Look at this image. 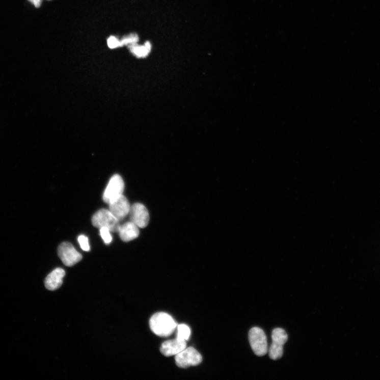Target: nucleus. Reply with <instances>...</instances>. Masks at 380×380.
Instances as JSON below:
<instances>
[{
  "instance_id": "13",
  "label": "nucleus",
  "mask_w": 380,
  "mask_h": 380,
  "mask_svg": "<svg viewBox=\"0 0 380 380\" xmlns=\"http://www.w3.org/2000/svg\"><path fill=\"white\" fill-rule=\"evenodd\" d=\"M273 342L284 346L288 340L286 331L281 328L275 329L272 334Z\"/></svg>"
},
{
  "instance_id": "14",
  "label": "nucleus",
  "mask_w": 380,
  "mask_h": 380,
  "mask_svg": "<svg viewBox=\"0 0 380 380\" xmlns=\"http://www.w3.org/2000/svg\"><path fill=\"white\" fill-rule=\"evenodd\" d=\"M283 345L272 342L269 349V357L273 360L281 359L283 355Z\"/></svg>"
},
{
  "instance_id": "8",
  "label": "nucleus",
  "mask_w": 380,
  "mask_h": 380,
  "mask_svg": "<svg viewBox=\"0 0 380 380\" xmlns=\"http://www.w3.org/2000/svg\"><path fill=\"white\" fill-rule=\"evenodd\" d=\"M110 211L119 222L129 214L130 206L127 199L122 195L109 203Z\"/></svg>"
},
{
  "instance_id": "10",
  "label": "nucleus",
  "mask_w": 380,
  "mask_h": 380,
  "mask_svg": "<svg viewBox=\"0 0 380 380\" xmlns=\"http://www.w3.org/2000/svg\"><path fill=\"white\" fill-rule=\"evenodd\" d=\"M65 274V270L62 268H58L53 270L45 280V285L46 288L50 290H55L60 288L63 284V280Z\"/></svg>"
},
{
  "instance_id": "3",
  "label": "nucleus",
  "mask_w": 380,
  "mask_h": 380,
  "mask_svg": "<svg viewBox=\"0 0 380 380\" xmlns=\"http://www.w3.org/2000/svg\"><path fill=\"white\" fill-rule=\"evenodd\" d=\"M249 340L255 354L258 357L264 356L268 352L266 335L264 331L258 327L252 328L249 332Z\"/></svg>"
},
{
  "instance_id": "4",
  "label": "nucleus",
  "mask_w": 380,
  "mask_h": 380,
  "mask_svg": "<svg viewBox=\"0 0 380 380\" xmlns=\"http://www.w3.org/2000/svg\"><path fill=\"white\" fill-rule=\"evenodd\" d=\"M175 360L178 367L186 368L191 366H196L200 364L202 361V357L195 348L189 347L175 356Z\"/></svg>"
},
{
  "instance_id": "9",
  "label": "nucleus",
  "mask_w": 380,
  "mask_h": 380,
  "mask_svg": "<svg viewBox=\"0 0 380 380\" xmlns=\"http://www.w3.org/2000/svg\"><path fill=\"white\" fill-rule=\"evenodd\" d=\"M186 342L177 338L166 341L160 347V352L166 357L176 356L186 348Z\"/></svg>"
},
{
  "instance_id": "7",
  "label": "nucleus",
  "mask_w": 380,
  "mask_h": 380,
  "mask_svg": "<svg viewBox=\"0 0 380 380\" xmlns=\"http://www.w3.org/2000/svg\"><path fill=\"white\" fill-rule=\"evenodd\" d=\"M129 215L130 222L135 224L139 228H145L149 223V211L147 208L141 203H137L131 206Z\"/></svg>"
},
{
  "instance_id": "5",
  "label": "nucleus",
  "mask_w": 380,
  "mask_h": 380,
  "mask_svg": "<svg viewBox=\"0 0 380 380\" xmlns=\"http://www.w3.org/2000/svg\"><path fill=\"white\" fill-rule=\"evenodd\" d=\"M58 254L64 264L69 267L75 265L83 258L74 246L68 242H63L58 247Z\"/></svg>"
},
{
  "instance_id": "16",
  "label": "nucleus",
  "mask_w": 380,
  "mask_h": 380,
  "mask_svg": "<svg viewBox=\"0 0 380 380\" xmlns=\"http://www.w3.org/2000/svg\"><path fill=\"white\" fill-rule=\"evenodd\" d=\"M139 38L138 35L131 34L128 36H125L120 40L121 47L125 45H129L131 44L137 43L139 41Z\"/></svg>"
},
{
  "instance_id": "12",
  "label": "nucleus",
  "mask_w": 380,
  "mask_h": 380,
  "mask_svg": "<svg viewBox=\"0 0 380 380\" xmlns=\"http://www.w3.org/2000/svg\"><path fill=\"white\" fill-rule=\"evenodd\" d=\"M128 48L131 53L137 58H145L151 51L152 45L150 42H146L144 45H139L137 43L128 45Z\"/></svg>"
},
{
  "instance_id": "15",
  "label": "nucleus",
  "mask_w": 380,
  "mask_h": 380,
  "mask_svg": "<svg viewBox=\"0 0 380 380\" xmlns=\"http://www.w3.org/2000/svg\"><path fill=\"white\" fill-rule=\"evenodd\" d=\"M177 338L187 341L188 340L190 335H191V330L185 324H180L177 327Z\"/></svg>"
},
{
  "instance_id": "17",
  "label": "nucleus",
  "mask_w": 380,
  "mask_h": 380,
  "mask_svg": "<svg viewBox=\"0 0 380 380\" xmlns=\"http://www.w3.org/2000/svg\"><path fill=\"white\" fill-rule=\"evenodd\" d=\"M100 234L102 239L106 244H110L112 241L110 230L105 227L100 228Z\"/></svg>"
},
{
  "instance_id": "6",
  "label": "nucleus",
  "mask_w": 380,
  "mask_h": 380,
  "mask_svg": "<svg viewBox=\"0 0 380 380\" xmlns=\"http://www.w3.org/2000/svg\"><path fill=\"white\" fill-rule=\"evenodd\" d=\"M124 187V182L120 175H114L105 190L103 197L104 201L109 204L113 200L123 195Z\"/></svg>"
},
{
  "instance_id": "19",
  "label": "nucleus",
  "mask_w": 380,
  "mask_h": 380,
  "mask_svg": "<svg viewBox=\"0 0 380 380\" xmlns=\"http://www.w3.org/2000/svg\"><path fill=\"white\" fill-rule=\"evenodd\" d=\"M107 44L109 48L111 49L121 47L120 40L114 36H111L108 39Z\"/></svg>"
},
{
  "instance_id": "20",
  "label": "nucleus",
  "mask_w": 380,
  "mask_h": 380,
  "mask_svg": "<svg viewBox=\"0 0 380 380\" xmlns=\"http://www.w3.org/2000/svg\"><path fill=\"white\" fill-rule=\"evenodd\" d=\"M36 8H39L42 4V0H28Z\"/></svg>"
},
{
  "instance_id": "1",
  "label": "nucleus",
  "mask_w": 380,
  "mask_h": 380,
  "mask_svg": "<svg viewBox=\"0 0 380 380\" xmlns=\"http://www.w3.org/2000/svg\"><path fill=\"white\" fill-rule=\"evenodd\" d=\"M150 327L152 331L158 337H168L176 329L177 324L169 314L159 312L152 316Z\"/></svg>"
},
{
  "instance_id": "2",
  "label": "nucleus",
  "mask_w": 380,
  "mask_h": 380,
  "mask_svg": "<svg viewBox=\"0 0 380 380\" xmlns=\"http://www.w3.org/2000/svg\"><path fill=\"white\" fill-rule=\"evenodd\" d=\"M93 225L98 228L105 227L111 232H118L120 225L110 210L101 209L95 213L92 219Z\"/></svg>"
},
{
  "instance_id": "11",
  "label": "nucleus",
  "mask_w": 380,
  "mask_h": 380,
  "mask_svg": "<svg viewBox=\"0 0 380 380\" xmlns=\"http://www.w3.org/2000/svg\"><path fill=\"white\" fill-rule=\"evenodd\" d=\"M118 232L121 239L124 242L133 240L140 235L139 227L131 222L120 225Z\"/></svg>"
},
{
  "instance_id": "18",
  "label": "nucleus",
  "mask_w": 380,
  "mask_h": 380,
  "mask_svg": "<svg viewBox=\"0 0 380 380\" xmlns=\"http://www.w3.org/2000/svg\"><path fill=\"white\" fill-rule=\"evenodd\" d=\"M78 242L80 244L82 249L86 252L90 251V246L89 242V239L84 235L80 236L78 238Z\"/></svg>"
}]
</instances>
